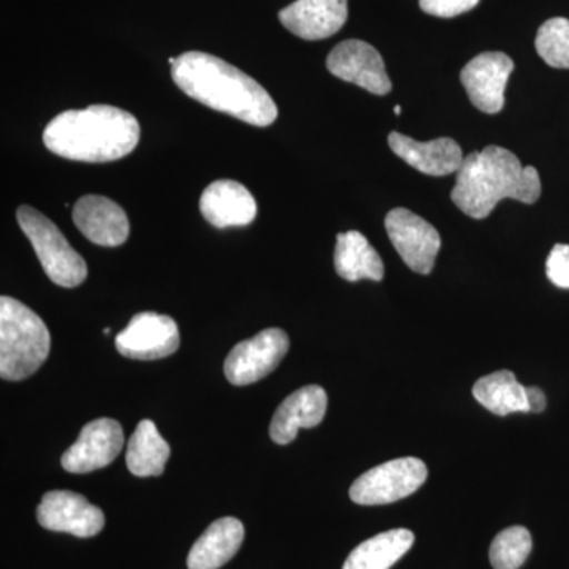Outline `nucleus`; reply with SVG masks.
I'll use <instances>...</instances> for the list:
<instances>
[{
  "label": "nucleus",
  "mask_w": 569,
  "mask_h": 569,
  "mask_svg": "<svg viewBox=\"0 0 569 569\" xmlns=\"http://www.w3.org/2000/svg\"><path fill=\"white\" fill-rule=\"evenodd\" d=\"M335 266L337 274L348 282H380L385 276L383 260L359 231L337 234Z\"/></svg>",
  "instance_id": "20"
},
{
  "label": "nucleus",
  "mask_w": 569,
  "mask_h": 569,
  "mask_svg": "<svg viewBox=\"0 0 569 569\" xmlns=\"http://www.w3.org/2000/svg\"><path fill=\"white\" fill-rule=\"evenodd\" d=\"M395 112H396V116L402 114V107H396Z\"/></svg>",
  "instance_id": "29"
},
{
  "label": "nucleus",
  "mask_w": 569,
  "mask_h": 569,
  "mask_svg": "<svg viewBox=\"0 0 569 569\" xmlns=\"http://www.w3.org/2000/svg\"><path fill=\"white\" fill-rule=\"evenodd\" d=\"M290 348L287 332L268 328L252 339L242 340L224 359V377L236 387L257 383L274 372Z\"/></svg>",
  "instance_id": "7"
},
{
  "label": "nucleus",
  "mask_w": 569,
  "mask_h": 569,
  "mask_svg": "<svg viewBox=\"0 0 569 569\" xmlns=\"http://www.w3.org/2000/svg\"><path fill=\"white\" fill-rule=\"evenodd\" d=\"M473 397L497 417L530 411L527 388L519 383L511 370H498L479 378L473 387Z\"/></svg>",
  "instance_id": "21"
},
{
  "label": "nucleus",
  "mask_w": 569,
  "mask_h": 569,
  "mask_svg": "<svg viewBox=\"0 0 569 569\" xmlns=\"http://www.w3.org/2000/svg\"><path fill=\"white\" fill-rule=\"evenodd\" d=\"M427 475L429 471L421 459L389 460L356 479L350 488V498L365 507L395 503L417 492L425 485Z\"/></svg>",
  "instance_id": "6"
},
{
  "label": "nucleus",
  "mask_w": 569,
  "mask_h": 569,
  "mask_svg": "<svg viewBox=\"0 0 569 569\" xmlns=\"http://www.w3.org/2000/svg\"><path fill=\"white\" fill-rule=\"evenodd\" d=\"M244 526L234 518L217 519L197 539L187 557L189 569H219L233 559L244 541Z\"/></svg>",
  "instance_id": "19"
},
{
  "label": "nucleus",
  "mask_w": 569,
  "mask_h": 569,
  "mask_svg": "<svg viewBox=\"0 0 569 569\" xmlns=\"http://www.w3.org/2000/svg\"><path fill=\"white\" fill-rule=\"evenodd\" d=\"M389 148L403 162L427 176L456 174L462 164V149L452 138H438L433 141H417L407 134L392 132L388 138Z\"/></svg>",
  "instance_id": "16"
},
{
  "label": "nucleus",
  "mask_w": 569,
  "mask_h": 569,
  "mask_svg": "<svg viewBox=\"0 0 569 569\" xmlns=\"http://www.w3.org/2000/svg\"><path fill=\"white\" fill-rule=\"evenodd\" d=\"M527 400H529V408L531 413H542L548 406L545 392L537 387L527 388Z\"/></svg>",
  "instance_id": "28"
},
{
  "label": "nucleus",
  "mask_w": 569,
  "mask_h": 569,
  "mask_svg": "<svg viewBox=\"0 0 569 569\" xmlns=\"http://www.w3.org/2000/svg\"><path fill=\"white\" fill-rule=\"evenodd\" d=\"M541 197V179L535 167H522L505 148L488 146L463 159L451 200L471 219H486L505 198L533 204Z\"/></svg>",
  "instance_id": "3"
},
{
  "label": "nucleus",
  "mask_w": 569,
  "mask_h": 569,
  "mask_svg": "<svg viewBox=\"0 0 569 569\" xmlns=\"http://www.w3.org/2000/svg\"><path fill=\"white\" fill-rule=\"evenodd\" d=\"M535 47L539 58L553 69H569V20L552 18L538 29Z\"/></svg>",
  "instance_id": "25"
},
{
  "label": "nucleus",
  "mask_w": 569,
  "mask_h": 569,
  "mask_svg": "<svg viewBox=\"0 0 569 569\" xmlns=\"http://www.w3.org/2000/svg\"><path fill=\"white\" fill-rule=\"evenodd\" d=\"M17 219L52 282L62 288H77L84 283L88 277L84 258L69 244L66 236L48 217L31 206H21Z\"/></svg>",
  "instance_id": "5"
},
{
  "label": "nucleus",
  "mask_w": 569,
  "mask_h": 569,
  "mask_svg": "<svg viewBox=\"0 0 569 569\" xmlns=\"http://www.w3.org/2000/svg\"><path fill=\"white\" fill-rule=\"evenodd\" d=\"M479 0H419V7L427 14L438 18H455L477 7Z\"/></svg>",
  "instance_id": "27"
},
{
  "label": "nucleus",
  "mask_w": 569,
  "mask_h": 569,
  "mask_svg": "<svg viewBox=\"0 0 569 569\" xmlns=\"http://www.w3.org/2000/svg\"><path fill=\"white\" fill-rule=\"evenodd\" d=\"M200 211L216 228L246 227L257 217V201L242 183L222 179L206 187Z\"/></svg>",
  "instance_id": "18"
},
{
  "label": "nucleus",
  "mask_w": 569,
  "mask_h": 569,
  "mask_svg": "<svg viewBox=\"0 0 569 569\" xmlns=\"http://www.w3.org/2000/svg\"><path fill=\"white\" fill-rule=\"evenodd\" d=\"M348 18V0H296L280 10L284 29L302 40H323L343 28Z\"/></svg>",
  "instance_id": "14"
},
{
  "label": "nucleus",
  "mask_w": 569,
  "mask_h": 569,
  "mask_svg": "<svg viewBox=\"0 0 569 569\" xmlns=\"http://www.w3.org/2000/svg\"><path fill=\"white\" fill-rule=\"evenodd\" d=\"M47 325L28 306L10 296L0 298V377L21 381L31 377L50 355Z\"/></svg>",
  "instance_id": "4"
},
{
  "label": "nucleus",
  "mask_w": 569,
  "mask_h": 569,
  "mask_svg": "<svg viewBox=\"0 0 569 569\" xmlns=\"http://www.w3.org/2000/svg\"><path fill=\"white\" fill-rule=\"evenodd\" d=\"M546 274L556 287L569 290V246L557 244L546 261Z\"/></svg>",
  "instance_id": "26"
},
{
  "label": "nucleus",
  "mask_w": 569,
  "mask_h": 569,
  "mask_svg": "<svg viewBox=\"0 0 569 569\" xmlns=\"http://www.w3.org/2000/svg\"><path fill=\"white\" fill-rule=\"evenodd\" d=\"M181 343L173 318L156 312L137 313L116 337V348L126 358L156 361L176 353Z\"/></svg>",
  "instance_id": "10"
},
{
  "label": "nucleus",
  "mask_w": 569,
  "mask_h": 569,
  "mask_svg": "<svg viewBox=\"0 0 569 569\" xmlns=\"http://www.w3.org/2000/svg\"><path fill=\"white\" fill-rule=\"evenodd\" d=\"M171 449L149 419H142L127 448V467L138 478L160 477L170 459Z\"/></svg>",
  "instance_id": "22"
},
{
  "label": "nucleus",
  "mask_w": 569,
  "mask_h": 569,
  "mask_svg": "<svg viewBox=\"0 0 569 569\" xmlns=\"http://www.w3.org/2000/svg\"><path fill=\"white\" fill-rule=\"evenodd\" d=\"M328 396L323 388L310 385L295 391L277 408L269 426V436L277 445H288L298 436L299 429H312L325 419Z\"/></svg>",
  "instance_id": "17"
},
{
  "label": "nucleus",
  "mask_w": 569,
  "mask_h": 569,
  "mask_svg": "<svg viewBox=\"0 0 569 569\" xmlns=\"http://www.w3.org/2000/svg\"><path fill=\"white\" fill-rule=\"evenodd\" d=\"M140 123L130 112L110 104H92L56 116L43 142L56 156L77 162L102 163L122 159L137 148Z\"/></svg>",
  "instance_id": "2"
},
{
  "label": "nucleus",
  "mask_w": 569,
  "mask_h": 569,
  "mask_svg": "<svg viewBox=\"0 0 569 569\" xmlns=\"http://www.w3.org/2000/svg\"><path fill=\"white\" fill-rule=\"evenodd\" d=\"M385 228L391 244L411 271L422 276L432 272L441 247L440 234L432 224L408 209L396 208L385 219Z\"/></svg>",
  "instance_id": "8"
},
{
  "label": "nucleus",
  "mask_w": 569,
  "mask_h": 569,
  "mask_svg": "<svg viewBox=\"0 0 569 569\" xmlns=\"http://www.w3.org/2000/svg\"><path fill=\"white\" fill-rule=\"evenodd\" d=\"M37 520L43 529L78 538L96 537L104 527L102 509L71 490H51L44 493L37 508Z\"/></svg>",
  "instance_id": "9"
},
{
  "label": "nucleus",
  "mask_w": 569,
  "mask_h": 569,
  "mask_svg": "<svg viewBox=\"0 0 569 569\" xmlns=\"http://www.w3.org/2000/svg\"><path fill=\"white\" fill-rule=\"evenodd\" d=\"M122 447V426L111 418L96 419L82 427L78 440L63 452L61 463L70 473H91L110 466Z\"/></svg>",
  "instance_id": "13"
},
{
  "label": "nucleus",
  "mask_w": 569,
  "mask_h": 569,
  "mask_svg": "<svg viewBox=\"0 0 569 569\" xmlns=\"http://www.w3.org/2000/svg\"><path fill=\"white\" fill-rule=\"evenodd\" d=\"M415 542L413 531L396 529L383 531L361 542L348 556L343 569H391Z\"/></svg>",
  "instance_id": "23"
},
{
  "label": "nucleus",
  "mask_w": 569,
  "mask_h": 569,
  "mask_svg": "<svg viewBox=\"0 0 569 569\" xmlns=\"http://www.w3.org/2000/svg\"><path fill=\"white\" fill-rule=\"evenodd\" d=\"M326 67L340 80L376 96H387L392 84L380 52L362 40H346L329 52Z\"/></svg>",
  "instance_id": "12"
},
{
  "label": "nucleus",
  "mask_w": 569,
  "mask_h": 569,
  "mask_svg": "<svg viewBox=\"0 0 569 569\" xmlns=\"http://www.w3.org/2000/svg\"><path fill=\"white\" fill-rule=\"evenodd\" d=\"M73 222L97 246H122L130 233L129 219L121 206L99 194H88L77 201Z\"/></svg>",
  "instance_id": "15"
},
{
  "label": "nucleus",
  "mask_w": 569,
  "mask_h": 569,
  "mask_svg": "<svg viewBox=\"0 0 569 569\" xmlns=\"http://www.w3.org/2000/svg\"><path fill=\"white\" fill-rule=\"evenodd\" d=\"M515 62L500 51H488L471 59L460 71V81L470 102L479 111L497 114L505 107V89Z\"/></svg>",
  "instance_id": "11"
},
{
  "label": "nucleus",
  "mask_w": 569,
  "mask_h": 569,
  "mask_svg": "<svg viewBox=\"0 0 569 569\" xmlns=\"http://www.w3.org/2000/svg\"><path fill=\"white\" fill-rule=\"evenodd\" d=\"M170 63L178 88L197 102L254 127L276 121L279 111L263 86L223 59L189 51Z\"/></svg>",
  "instance_id": "1"
},
{
  "label": "nucleus",
  "mask_w": 569,
  "mask_h": 569,
  "mask_svg": "<svg viewBox=\"0 0 569 569\" xmlns=\"http://www.w3.org/2000/svg\"><path fill=\"white\" fill-rule=\"evenodd\" d=\"M531 535L526 527H509L500 531L490 546V563L493 569H519L529 559Z\"/></svg>",
  "instance_id": "24"
}]
</instances>
